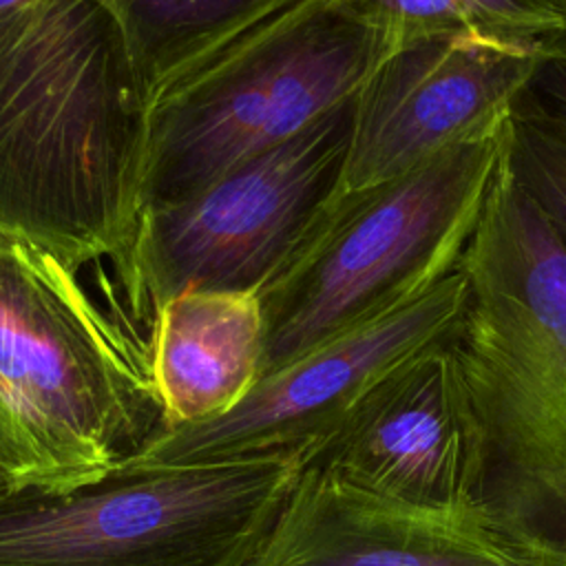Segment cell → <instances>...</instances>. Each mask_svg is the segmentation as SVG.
Here are the masks:
<instances>
[{"instance_id": "obj_12", "label": "cell", "mask_w": 566, "mask_h": 566, "mask_svg": "<svg viewBox=\"0 0 566 566\" xmlns=\"http://www.w3.org/2000/svg\"><path fill=\"white\" fill-rule=\"evenodd\" d=\"M146 338L157 429L223 418L263 378L265 318L259 292L177 294L155 312Z\"/></svg>"}, {"instance_id": "obj_11", "label": "cell", "mask_w": 566, "mask_h": 566, "mask_svg": "<svg viewBox=\"0 0 566 566\" xmlns=\"http://www.w3.org/2000/svg\"><path fill=\"white\" fill-rule=\"evenodd\" d=\"M250 566H537L482 506L424 509L305 464Z\"/></svg>"}, {"instance_id": "obj_1", "label": "cell", "mask_w": 566, "mask_h": 566, "mask_svg": "<svg viewBox=\"0 0 566 566\" xmlns=\"http://www.w3.org/2000/svg\"><path fill=\"white\" fill-rule=\"evenodd\" d=\"M153 95L106 0H0V232L119 270Z\"/></svg>"}, {"instance_id": "obj_4", "label": "cell", "mask_w": 566, "mask_h": 566, "mask_svg": "<svg viewBox=\"0 0 566 566\" xmlns=\"http://www.w3.org/2000/svg\"><path fill=\"white\" fill-rule=\"evenodd\" d=\"M506 126L336 199L298 256L259 292L263 376L458 268L502 166Z\"/></svg>"}, {"instance_id": "obj_13", "label": "cell", "mask_w": 566, "mask_h": 566, "mask_svg": "<svg viewBox=\"0 0 566 566\" xmlns=\"http://www.w3.org/2000/svg\"><path fill=\"white\" fill-rule=\"evenodd\" d=\"M155 99L298 0H106Z\"/></svg>"}, {"instance_id": "obj_17", "label": "cell", "mask_w": 566, "mask_h": 566, "mask_svg": "<svg viewBox=\"0 0 566 566\" xmlns=\"http://www.w3.org/2000/svg\"><path fill=\"white\" fill-rule=\"evenodd\" d=\"M557 15L559 20L564 22V31H566V0H544Z\"/></svg>"}, {"instance_id": "obj_2", "label": "cell", "mask_w": 566, "mask_h": 566, "mask_svg": "<svg viewBox=\"0 0 566 566\" xmlns=\"http://www.w3.org/2000/svg\"><path fill=\"white\" fill-rule=\"evenodd\" d=\"M451 338L484 438L480 506L537 566H566V241L506 157L458 263Z\"/></svg>"}, {"instance_id": "obj_5", "label": "cell", "mask_w": 566, "mask_h": 566, "mask_svg": "<svg viewBox=\"0 0 566 566\" xmlns=\"http://www.w3.org/2000/svg\"><path fill=\"white\" fill-rule=\"evenodd\" d=\"M385 55L382 38L334 0H298L245 31L155 99L142 210L292 139L354 99Z\"/></svg>"}, {"instance_id": "obj_15", "label": "cell", "mask_w": 566, "mask_h": 566, "mask_svg": "<svg viewBox=\"0 0 566 566\" xmlns=\"http://www.w3.org/2000/svg\"><path fill=\"white\" fill-rule=\"evenodd\" d=\"M506 164L566 241V144L511 115Z\"/></svg>"}, {"instance_id": "obj_16", "label": "cell", "mask_w": 566, "mask_h": 566, "mask_svg": "<svg viewBox=\"0 0 566 566\" xmlns=\"http://www.w3.org/2000/svg\"><path fill=\"white\" fill-rule=\"evenodd\" d=\"M513 115L566 144V31L537 40L535 71Z\"/></svg>"}, {"instance_id": "obj_14", "label": "cell", "mask_w": 566, "mask_h": 566, "mask_svg": "<svg viewBox=\"0 0 566 566\" xmlns=\"http://www.w3.org/2000/svg\"><path fill=\"white\" fill-rule=\"evenodd\" d=\"M376 31L389 53L424 38L471 33L533 46L564 22L544 0H334Z\"/></svg>"}, {"instance_id": "obj_18", "label": "cell", "mask_w": 566, "mask_h": 566, "mask_svg": "<svg viewBox=\"0 0 566 566\" xmlns=\"http://www.w3.org/2000/svg\"><path fill=\"white\" fill-rule=\"evenodd\" d=\"M0 489H4V486H2V482H0Z\"/></svg>"}, {"instance_id": "obj_7", "label": "cell", "mask_w": 566, "mask_h": 566, "mask_svg": "<svg viewBox=\"0 0 566 566\" xmlns=\"http://www.w3.org/2000/svg\"><path fill=\"white\" fill-rule=\"evenodd\" d=\"M354 99L197 195L139 212L117 276L146 336L172 296L261 292L298 256L340 197Z\"/></svg>"}, {"instance_id": "obj_3", "label": "cell", "mask_w": 566, "mask_h": 566, "mask_svg": "<svg viewBox=\"0 0 566 566\" xmlns=\"http://www.w3.org/2000/svg\"><path fill=\"white\" fill-rule=\"evenodd\" d=\"M80 272L0 232V482L99 484L159 427L148 338L104 310Z\"/></svg>"}, {"instance_id": "obj_10", "label": "cell", "mask_w": 566, "mask_h": 566, "mask_svg": "<svg viewBox=\"0 0 566 566\" xmlns=\"http://www.w3.org/2000/svg\"><path fill=\"white\" fill-rule=\"evenodd\" d=\"M453 334L376 380L307 464L402 504L480 506L484 438Z\"/></svg>"}, {"instance_id": "obj_6", "label": "cell", "mask_w": 566, "mask_h": 566, "mask_svg": "<svg viewBox=\"0 0 566 566\" xmlns=\"http://www.w3.org/2000/svg\"><path fill=\"white\" fill-rule=\"evenodd\" d=\"M298 453L117 469L71 493L0 489V566H250Z\"/></svg>"}, {"instance_id": "obj_8", "label": "cell", "mask_w": 566, "mask_h": 566, "mask_svg": "<svg viewBox=\"0 0 566 566\" xmlns=\"http://www.w3.org/2000/svg\"><path fill=\"white\" fill-rule=\"evenodd\" d=\"M460 268L418 298L371 316L265 374L228 416L155 429L119 469H168L298 453L310 462L347 409L387 371L449 338L467 307Z\"/></svg>"}, {"instance_id": "obj_9", "label": "cell", "mask_w": 566, "mask_h": 566, "mask_svg": "<svg viewBox=\"0 0 566 566\" xmlns=\"http://www.w3.org/2000/svg\"><path fill=\"white\" fill-rule=\"evenodd\" d=\"M535 44L451 33L385 55L354 99L340 195L500 133L535 71Z\"/></svg>"}]
</instances>
